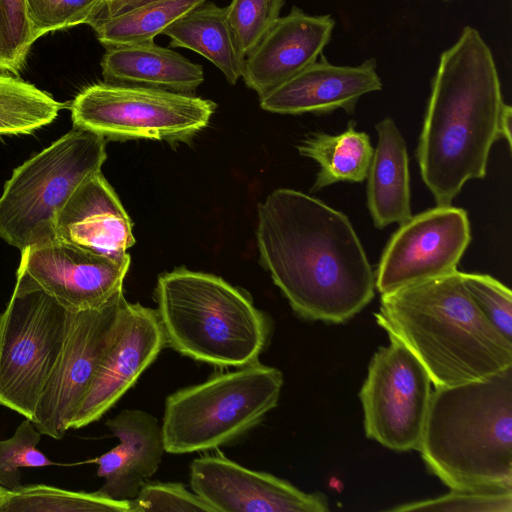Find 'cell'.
I'll return each instance as SVG.
<instances>
[{
	"instance_id": "6da1fadb",
	"label": "cell",
	"mask_w": 512,
	"mask_h": 512,
	"mask_svg": "<svg viewBox=\"0 0 512 512\" xmlns=\"http://www.w3.org/2000/svg\"><path fill=\"white\" fill-rule=\"evenodd\" d=\"M261 262L293 311L343 323L375 294V271L349 218L303 192L280 188L258 207Z\"/></svg>"
},
{
	"instance_id": "7a4b0ae2",
	"label": "cell",
	"mask_w": 512,
	"mask_h": 512,
	"mask_svg": "<svg viewBox=\"0 0 512 512\" xmlns=\"http://www.w3.org/2000/svg\"><path fill=\"white\" fill-rule=\"evenodd\" d=\"M511 119L493 54L466 26L440 56L416 151L437 205H451L467 181L485 177L496 141L511 149Z\"/></svg>"
},
{
	"instance_id": "3957f363",
	"label": "cell",
	"mask_w": 512,
	"mask_h": 512,
	"mask_svg": "<svg viewBox=\"0 0 512 512\" xmlns=\"http://www.w3.org/2000/svg\"><path fill=\"white\" fill-rule=\"evenodd\" d=\"M375 319L419 360L434 388L512 366V342L482 314L458 270L382 294Z\"/></svg>"
},
{
	"instance_id": "277c9868",
	"label": "cell",
	"mask_w": 512,
	"mask_h": 512,
	"mask_svg": "<svg viewBox=\"0 0 512 512\" xmlns=\"http://www.w3.org/2000/svg\"><path fill=\"white\" fill-rule=\"evenodd\" d=\"M418 451L450 489H512V366L435 388Z\"/></svg>"
},
{
	"instance_id": "5b68a950",
	"label": "cell",
	"mask_w": 512,
	"mask_h": 512,
	"mask_svg": "<svg viewBox=\"0 0 512 512\" xmlns=\"http://www.w3.org/2000/svg\"><path fill=\"white\" fill-rule=\"evenodd\" d=\"M155 298L166 346L195 361L242 367L258 361L269 342V317L215 275L183 268L162 274Z\"/></svg>"
},
{
	"instance_id": "8992f818",
	"label": "cell",
	"mask_w": 512,
	"mask_h": 512,
	"mask_svg": "<svg viewBox=\"0 0 512 512\" xmlns=\"http://www.w3.org/2000/svg\"><path fill=\"white\" fill-rule=\"evenodd\" d=\"M283 383L279 369L255 361L175 391L161 423L166 452L206 451L241 437L277 406Z\"/></svg>"
},
{
	"instance_id": "52a82bcc",
	"label": "cell",
	"mask_w": 512,
	"mask_h": 512,
	"mask_svg": "<svg viewBox=\"0 0 512 512\" xmlns=\"http://www.w3.org/2000/svg\"><path fill=\"white\" fill-rule=\"evenodd\" d=\"M106 139L72 130L14 169L0 196V238L21 252L56 238V221L72 193L101 171Z\"/></svg>"
},
{
	"instance_id": "ba28073f",
	"label": "cell",
	"mask_w": 512,
	"mask_h": 512,
	"mask_svg": "<svg viewBox=\"0 0 512 512\" xmlns=\"http://www.w3.org/2000/svg\"><path fill=\"white\" fill-rule=\"evenodd\" d=\"M215 109L213 101L187 93L110 82L87 86L70 106L73 127L115 141H187Z\"/></svg>"
},
{
	"instance_id": "9c48e42d",
	"label": "cell",
	"mask_w": 512,
	"mask_h": 512,
	"mask_svg": "<svg viewBox=\"0 0 512 512\" xmlns=\"http://www.w3.org/2000/svg\"><path fill=\"white\" fill-rule=\"evenodd\" d=\"M72 311L45 292L15 284L0 315V405L34 420Z\"/></svg>"
},
{
	"instance_id": "30bf717a",
	"label": "cell",
	"mask_w": 512,
	"mask_h": 512,
	"mask_svg": "<svg viewBox=\"0 0 512 512\" xmlns=\"http://www.w3.org/2000/svg\"><path fill=\"white\" fill-rule=\"evenodd\" d=\"M389 341L372 356L359 393L364 431L390 450H419L432 382L409 349Z\"/></svg>"
},
{
	"instance_id": "8fae6325",
	"label": "cell",
	"mask_w": 512,
	"mask_h": 512,
	"mask_svg": "<svg viewBox=\"0 0 512 512\" xmlns=\"http://www.w3.org/2000/svg\"><path fill=\"white\" fill-rule=\"evenodd\" d=\"M128 301L123 290L104 305L72 311L60 356L40 396L33 423L60 439L71 423L121 328Z\"/></svg>"
},
{
	"instance_id": "7c38bea8",
	"label": "cell",
	"mask_w": 512,
	"mask_h": 512,
	"mask_svg": "<svg viewBox=\"0 0 512 512\" xmlns=\"http://www.w3.org/2000/svg\"><path fill=\"white\" fill-rule=\"evenodd\" d=\"M471 241L467 212L436 205L412 215L388 240L375 271L382 294L457 270Z\"/></svg>"
},
{
	"instance_id": "4fadbf2b",
	"label": "cell",
	"mask_w": 512,
	"mask_h": 512,
	"mask_svg": "<svg viewBox=\"0 0 512 512\" xmlns=\"http://www.w3.org/2000/svg\"><path fill=\"white\" fill-rule=\"evenodd\" d=\"M128 253L108 256L59 238L21 251L15 284L39 289L70 311L100 307L123 290Z\"/></svg>"
},
{
	"instance_id": "5bb4252c",
	"label": "cell",
	"mask_w": 512,
	"mask_h": 512,
	"mask_svg": "<svg viewBox=\"0 0 512 512\" xmlns=\"http://www.w3.org/2000/svg\"><path fill=\"white\" fill-rule=\"evenodd\" d=\"M190 486L214 512H327L325 494L307 493L267 472L248 469L223 456L190 464Z\"/></svg>"
},
{
	"instance_id": "9a60e30c",
	"label": "cell",
	"mask_w": 512,
	"mask_h": 512,
	"mask_svg": "<svg viewBox=\"0 0 512 512\" xmlns=\"http://www.w3.org/2000/svg\"><path fill=\"white\" fill-rule=\"evenodd\" d=\"M165 346L156 309L128 302L118 335L103 358L70 429L100 419L134 386Z\"/></svg>"
},
{
	"instance_id": "2e32d148",
	"label": "cell",
	"mask_w": 512,
	"mask_h": 512,
	"mask_svg": "<svg viewBox=\"0 0 512 512\" xmlns=\"http://www.w3.org/2000/svg\"><path fill=\"white\" fill-rule=\"evenodd\" d=\"M335 27L330 15L298 7L279 17L246 55L242 78L259 98L315 62Z\"/></svg>"
},
{
	"instance_id": "e0dca14e",
	"label": "cell",
	"mask_w": 512,
	"mask_h": 512,
	"mask_svg": "<svg viewBox=\"0 0 512 512\" xmlns=\"http://www.w3.org/2000/svg\"><path fill=\"white\" fill-rule=\"evenodd\" d=\"M376 68L373 58L342 66L322 56L260 97V106L278 114L351 112L362 96L382 89Z\"/></svg>"
},
{
	"instance_id": "ac0fdd59",
	"label": "cell",
	"mask_w": 512,
	"mask_h": 512,
	"mask_svg": "<svg viewBox=\"0 0 512 512\" xmlns=\"http://www.w3.org/2000/svg\"><path fill=\"white\" fill-rule=\"evenodd\" d=\"M119 444L89 462L98 465L104 478L99 493L118 501L136 497L142 486L156 473L165 450L162 424L150 413L125 409L106 421Z\"/></svg>"
},
{
	"instance_id": "d6986e66",
	"label": "cell",
	"mask_w": 512,
	"mask_h": 512,
	"mask_svg": "<svg viewBox=\"0 0 512 512\" xmlns=\"http://www.w3.org/2000/svg\"><path fill=\"white\" fill-rule=\"evenodd\" d=\"M56 238L108 256H122L134 245L130 218L101 171L79 185L61 209Z\"/></svg>"
},
{
	"instance_id": "ffe728a7",
	"label": "cell",
	"mask_w": 512,
	"mask_h": 512,
	"mask_svg": "<svg viewBox=\"0 0 512 512\" xmlns=\"http://www.w3.org/2000/svg\"><path fill=\"white\" fill-rule=\"evenodd\" d=\"M377 144L366 176L367 207L376 228L399 225L411 216L409 158L393 119L375 125Z\"/></svg>"
},
{
	"instance_id": "44dd1931",
	"label": "cell",
	"mask_w": 512,
	"mask_h": 512,
	"mask_svg": "<svg viewBox=\"0 0 512 512\" xmlns=\"http://www.w3.org/2000/svg\"><path fill=\"white\" fill-rule=\"evenodd\" d=\"M110 83L142 85L187 93L204 81L202 65L154 41L107 47L101 60Z\"/></svg>"
},
{
	"instance_id": "7402d4cb",
	"label": "cell",
	"mask_w": 512,
	"mask_h": 512,
	"mask_svg": "<svg viewBox=\"0 0 512 512\" xmlns=\"http://www.w3.org/2000/svg\"><path fill=\"white\" fill-rule=\"evenodd\" d=\"M171 47L192 50L214 64L231 85L242 78L245 54L225 7L203 2L164 29Z\"/></svg>"
},
{
	"instance_id": "603a6c76",
	"label": "cell",
	"mask_w": 512,
	"mask_h": 512,
	"mask_svg": "<svg viewBox=\"0 0 512 512\" xmlns=\"http://www.w3.org/2000/svg\"><path fill=\"white\" fill-rule=\"evenodd\" d=\"M297 149L301 156L314 160L319 166L313 191L339 182L364 181L374 151L369 135L357 131L353 122L339 134L311 133Z\"/></svg>"
},
{
	"instance_id": "cb8c5ba5",
	"label": "cell",
	"mask_w": 512,
	"mask_h": 512,
	"mask_svg": "<svg viewBox=\"0 0 512 512\" xmlns=\"http://www.w3.org/2000/svg\"><path fill=\"white\" fill-rule=\"evenodd\" d=\"M206 0H159L114 16L93 17L88 25L107 47L152 41L189 10Z\"/></svg>"
},
{
	"instance_id": "d4e9b609",
	"label": "cell",
	"mask_w": 512,
	"mask_h": 512,
	"mask_svg": "<svg viewBox=\"0 0 512 512\" xmlns=\"http://www.w3.org/2000/svg\"><path fill=\"white\" fill-rule=\"evenodd\" d=\"M64 107L35 85L0 73V136L31 134L52 123Z\"/></svg>"
},
{
	"instance_id": "484cf974",
	"label": "cell",
	"mask_w": 512,
	"mask_h": 512,
	"mask_svg": "<svg viewBox=\"0 0 512 512\" xmlns=\"http://www.w3.org/2000/svg\"><path fill=\"white\" fill-rule=\"evenodd\" d=\"M0 512H130V505L98 491L76 492L37 484L8 490Z\"/></svg>"
},
{
	"instance_id": "4316f807",
	"label": "cell",
	"mask_w": 512,
	"mask_h": 512,
	"mask_svg": "<svg viewBox=\"0 0 512 512\" xmlns=\"http://www.w3.org/2000/svg\"><path fill=\"white\" fill-rule=\"evenodd\" d=\"M41 432L34 423L25 418L12 437L0 439V485L15 490L21 483L20 468L67 466L51 461L38 448Z\"/></svg>"
},
{
	"instance_id": "83f0119b",
	"label": "cell",
	"mask_w": 512,
	"mask_h": 512,
	"mask_svg": "<svg viewBox=\"0 0 512 512\" xmlns=\"http://www.w3.org/2000/svg\"><path fill=\"white\" fill-rule=\"evenodd\" d=\"M35 41L27 0H0V70L16 74Z\"/></svg>"
},
{
	"instance_id": "f1b7e54d",
	"label": "cell",
	"mask_w": 512,
	"mask_h": 512,
	"mask_svg": "<svg viewBox=\"0 0 512 512\" xmlns=\"http://www.w3.org/2000/svg\"><path fill=\"white\" fill-rule=\"evenodd\" d=\"M389 511L511 512L512 489H450L436 498L397 505Z\"/></svg>"
},
{
	"instance_id": "f546056e",
	"label": "cell",
	"mask_w": 512,
	"mask_h": 512,
	"mask_svg": "<svg viewBox=\"0 0 512 512\" xmlns=\"http://www.w3.org/2000/svg\"><path fill=\"white\" fill-rule=\"evenodd\" d=\"M462 279L482 314L502 336L512 342L511 290L488 274L462 272Z\"/></svg>"
},
{
	"instance_id": "4dcf8cb0",
	"label": "cell",
	"mask_w": 512,
	"mask_h": 512,
	"mask_svg": "<svg viewBox=\"0 0 512 512\" xmlns=\"http://www.w3.org/2000/svg\"><path fill=\"white\" fill-rule=\"evenodd\" d=\"M284 5L285 0H232L225 7L245 57L280 17Z\"/></svg>"
},
{
	"instance_id": "1f68e13d",
	"label": "cell",
	"mask_w": 512,
	"mask_h": 512,
	"mask_svg": "<svg viewBox=\"0 0 512 512\" xmlns=\"http://www.w3.org/2000/svg\"><path fill=\"white\" fill-rule=\"evenodd\" d=\"M35 40L59 29L88 24L103 0H27Z\"/></svg>"
},
{
	"instance_id": "d6a6232c",
	"label": "cell",
	"mask_w": 512,
	"mask_h": 512,
	"mask_svg": "<svg viewBox=\"0 0 512 512\" xmlns=\"http://www.w3.org/2000/svg\"><path fill=\"white\" fill-rule=\"evenodd\" d=\"M130 512L214 510L196 493L175 482H146L136 497L129 500Z\"/></svg>"
},
{
	"instance_id": "836d02e7",
	"label": "cell",
	"mask_w": 512,
	"mask_h": 512,
	"mask_svg": "<svg viewBox=\"0 0 512 512\" xmlns=\"http://www.w3.org/2000/svg\"><path fill=\"white\" fill-rule=\"evenodd\" d=\"M155 1L159 0H103L99 11L93 17L114 16Z\"/></svg>"
},
{
	"instance_id": "e575fe53",
	"label": "cell",
	"mask_w": 512,
	"mask_h": 512,
	"mask_svg": "<svg viewBox=\"0 0 512 512\" xmlns=\"http://www.w3.org/2000/svg\"><path fill=\"white\" fill-rule=\"evenodd\" d=\"M7 491H8V489H6L0 485V505L3 502V500L7 494Z\"/></svg>"
}]
</instances>
